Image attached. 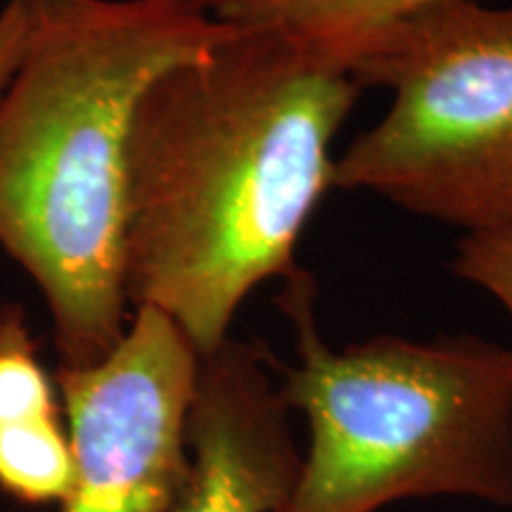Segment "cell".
Segmentation results:
<instances>
[{
	"label": "cell",
	"instance_id": "9c48e42d",
	"mask_svg": "<svg viewBox=\"0 0 512 512\" xmlns=\"http://www.w3.org/2000/svg\"><path fill=\"white\" fill-rule=\"evenodd\" d=\"M55 377L43 366L27 316L19 306L0 309V425L60 418Z\"/></svg>",
	"mask_w": 512,
	"mask_h": 512
},
{
	"label": "cell",
	"instance_id": "8992f818",
	"mask_svg": "<svg viewBox=\"0 0 512 512\" xmlns=\"http://www.w3.org/2000/svg\"><path fill=\"white\" fill-rule=\"evenodd\" d=\"M275 356L230 337L200 358L188 415V477L169 512H283L304 453Z\"/></svg>",
	"mask_w": 512,
	"mask_h": 512
},
{
	"label": "cell",
	"instance_id": "7c38bea8",
	"mask_svg": "<svg viewBox=\"0 0 512 512\" xmlns=\"http://www.w3.org/2000/svg\"><path fill=\"white\" fill-rule=\"evenodd\" d=\"M178 3L185 5V8L195 10V12H204V15L214 17V10L219 8V5L226 3V0H178Z\"/></svg>",
	"mask_w": 512,
	"mask_h": 512
},
{
	"label": "cell",
	"instance_id": "8fae6325",
	"mask_svg": "<svg viewBox=\"0 0 512 512\" xmlns=\"http://www.w3.org/2000/svg\"><path fill=\"white\" fill-rule=\"evenodd\" d=\"M29 8L27 0H5L0 5V93L15 72L27 38Z\"/></svg>",
	"mask_w": 512,
	"mask_h": 512
},
{
	"label": "cell",
	"instance_id": "ba28073f",
	"mask_svg": "<svg viewBox=\"0 0 512 512\" xmlns=\"http://www.w3.org/2000/svg\"><path fill=\"white\" fill-rule=\"evenodd\" d=\"M74 482L64 418L0 425V491L29 505L62 503Z\"/></svg>",
	"mask_w": 512,
	"mask_h": 512
},
{
	"label": "cell",
	"instance_id": "52a82bcc",
	"mask_svg": "<svg viewBox=\"0 0 512 512\" xmlns=\"http://www.w3.org/2000/svg\"><path fill=\"white\" fill-rule=\"evenodd\" d=\"M439 3L451 0H226L214 17L302 38L339 60V53L363 36Z\"/></svg>",
	"mask_w": 512,
	"mask_h": 512
},
{
	"label": "cell",
	"instance_id": "3957f363",
	"mask_svg": "<svg viewBox=\"0 0 512 512\" xmlns=\"http://www.w3.org/2000/svg\"><path fill=\"white\" fill-rule=\"evenodd\" d=\"M280 309L297 363L275 358V375L311 437L283 512H377L434 496L512 508V344L463 332L332 349L302 268Z\"/></svg>",
	"mask_w": 512,
	"mask_h": 512
},
{
	"label": "cell",
	"instance_id": "30bf717a",
	"mask_svg": "<svg viewBox=\"0 0 512 512\" xmlns=\"http://www.w3.org/2000/svg\"><path fill=\"white\" fill-rule=\"evenodd\" d=\"M451 268L460 280L494 297L512 320V228L463 235Z\"/></svg>",
	"mask_w": 512,
	"mask_h": 512
},
{
	"label": "cell",
	"instance_id": "7a4b0ae2",
	"mask_svg": "<svg viewBox=\"0 0 512 512\" xmlns=\"http://www.w3.org/2000/svg\"><path fill=\"white\" fill-rule=\"evenodd\" d=\"M0 93V249L48 306L60 366H91L128 325V140L147 88L233 34L178 0H27Z\"/></svg>",
	"mask_w": 512,
	"mask_h": 512
},
{
	"label": "cell",
	"instance_id": "6da1fadb",
	"mask_svg": "<svg viewBox=\"0 0 512 512\" xmlns=\"http://www.w3.org/2000/svg\"><path fill=\"white\" fill-rule=\"evenodd\" d=\"M361 91L328 50L235 24L159 76L128 140V306L174 320L200 358L228 342L249 294L299 271Z\"/></svg>",
	"mask_w": 512,
	"mask_h": 512
},
{
	"label": "cell",
	"instance_id": "277c9868",
	"mask_svg": "<svg viewBox=\"0 0 512 512\" xmlns=\"http://www.w3.org/2000/svg\"><path fill=\"white\" fill-rule=\"evenodd\" d=\"M389 112L335 157L332 188L467 233L512 228V3L451 0L339 53Z\"/></svg>",
	"mask_w": 512,
	"mask_h": 512
},
{
	"label": "cell",
	"instance_id": "5b68a950",
	"mask_svg": "<svg viewBox=\"0 0 512 512\" xmlns=\"http://www.w3.org/2000/svg\"><path fill=\"white\" fill-rule=\"evenodd\" d=\"M200 354L150 306L91 366L55 375L74 456L62 512H169L188 477V415Z\"/></svg>",
	"mask_w": 512,
	"mask_h": 512
}]
</instances>
